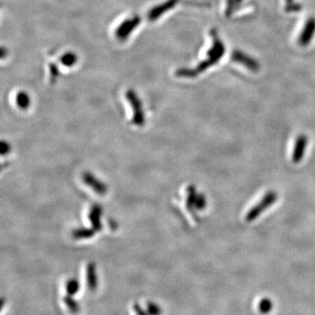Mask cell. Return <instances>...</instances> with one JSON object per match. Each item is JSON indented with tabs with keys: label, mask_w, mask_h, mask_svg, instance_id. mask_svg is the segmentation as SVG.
<instances>
[{
	"label": "cell",
	"mask_w": 315,
	"mask_h": 315,
	"mask_svg": "<svg viewBox=\"0 0 315 315\" xmlns=\"http://www.w3.org/2000/svg\"><path fill=\"white\" fill-rule=\"evenodd\" d=\"M213 44L207 53V59L201 61L195 68H180L176 71V75L180 77H195L198 74L204 72L208 67L218 63L225 54V45L218 35L217 31H210Z\"/></svg>",
	"instance_id": "6da1fadb"
},
{
	"label": "cell",
	"mask_w": 315,
	"mask_h": 315,
	"mask_svg": "<svg viewBox=\"0 0 315 315\" xmlns=\"http://www.w3.org/2000/svg\"><path fill=\"white\" fill-rule=\"evenodd\" d=\"M278 199V193L276 191L270 190L267 193H265L261 200L257 202L255 206H253L252 208L249 209L247 214L245 215V221L246 222H252V221H256L264 212L271 208L272 205L275 204Z\"/></svg>",
	"instance_id": "7a4b0ae2"
},
{
	"label": "cell",
	"mask_w": 315,
	"mask_h": 315,
	"mask_svg": "<svg viewBox=\"0 0 315 315\" xmlns=\"http://www.w3.org/2000/svg\"><path fill=\"white\" fill-rule=\"evenodd\" d=\"M231 59L235 63L241 64L253 73H257L260 70V64L258 60L243 51L238 50V49L233 51Z\"/></svg>",
	"instance_id": "3957f363"
},
{
	"label": "cell",
	"mask_w": 315,
	"mask_h": 315,
	"mask_svg": "<svg viewBox=\"0 0 315 315\" xmlns=\"http://www.w3.org/2000/svg\"><path fill=\"white\" fill-rule=\"evenodd\" d=\"M140 23L141 18L139 16H134L131 19L124 20L117 28L115 33L116 37L120 40H126L130 36V34L132 33V31L134 30L135 28Z\"/></svg>",
	"instance_id": "277c9868"
},
{
	"label": "cell",
	"mask_w": 315,
	"mask_h": 315,
	"mask_svg": "<svg viewBox=\"0 0 315 315\" xmlns=\"http://www.w3.org/2000/svg\"><path fill=\"white\" fill-rule=\"evenodd\" d=\"M308 144V138L305 134L298 135L293 145L292 153V162L293 164H299L304 159L306 146Z\"/></svg>",
	"instance_id": "5b68a950"
},
{
	"label": "cell",
	"mask_w": 315,
	"mask_h": 315,
	"mask_svg": "<svg viewBox=\"0 0 315 315\" xmlns=\"http://www.w3.org/2000/svg\"><path fill=\"white\" fill-rule=\"evenodd\" d=\"M315 34V18H309L306 20L303 30L298 36V42L299 46L306 47L311 43Z\"/></svg>",
	"instance_id": "8992f818"
},
{
	"label": "cell",
	"mask_w": 315,
	"mask_h": 315,
	"mask_svg": "<svg viewBox=\"0 0 315 315\" xmlns=\"http://www.w3.org/2000/svg\"><path fill=\"white\" fill-rule=\"evenodd\" d=\"M126 98L131 105L132 109L134 110V122L136 124H142L144 122V115L141 107V102L138 99V96L136 95L134 91H128L126 92Z\"/></svg>",
	"instance_id": "52a82bcc"
},
{
	"label": "cell",
	"mask_w": 315,
	"mask_h": 315,
	"mask_svg": "<svg viewBox=\"0 0 315 315\" xmlns=\"http://www.w3.org/2000/svg\"><path fill=\"white\" fill-rule=\"evenodd\" d=\"M180 0H167L161 5H159L157 7H153L151 10H150L148 14V19L151 21H154L158 20L159 18L162 16L163 14H166L168 11L171 10L174 7L179 3Z\"/></svg>",
	"instance_id": "ba28073f"
},
{
	"label": "cell",
	"mask_w": 315,
	"mask_h": 315,
	"mask_svg": "<svg viewBox=\"0 0 315 315\" xmlns=\"http://www.w3.org/2000/svg\"><path fill=\"white\" fill-rule=\"evenodd\" d=\"M188 200L187 202L189 204L190 207H195L199 210L203 209L207 205V201L204 195L198 194L197 192H195V188H190L188 189Z\"/></svg>",
	"instance_id": "9c48e42d"
},
{
	"label": "cell",
	"mask_w": 315,
	"mask_h": 315,
	"mask_svg": "<svg viewBox=\"0 0 315 315\" xmlns=\"http://www.w3.org/2000/svg\"><path fill=\"white\" fill-rule=\"evenodd\" d=\"M88 285L91 291H95L98 286V281H97V276L95 272L94 265H89L87 271Z\"/></svg>",
	"instance_id": "30bf717a"
},
{
	"label": "cell",
	"mask_w": 315,
	"mask_h": 315,
	"mask_svg": "<svg viewBox=\"0 0 315 315\" xmlns=\"http://www.w3.org/2000/svg\"><path fill=\"white\" fill-rule=\"evenodd\" d=\"M60 63L66 67H72L77 61V56L73 52H67L64 54L60 59Z\"/></svg>",
	"instance_id": "8fae6325"
},
{
	"label": "cell",
	"mask_w": 315,
	"mask_h": 315,
	"mask_svg": "<svg viewBox=\"0 0 315 315\" xmlns=\"http://www.w3.org/2000/svg\"><path fill=\"white\" fill-rule=\"evenodd\" d=\"M243 1L244 0H227V7H226V11H225L226 16L230 17L232 14H234L235 11L240 7Z\"/></svg>",
	"instance_id": "7c38bea8"
},
{
	"label": "cell",
	"mask_w": 315,
	"mask_h": 315,
	"mask_svg": "<svg viewBox=\"0 0 315 315\" xmlns=\"http://www.w3.org/2000/svg\"><path fill=\"white\" fill-rule=\"evenodd\" d=\"M16 102H17L19 107L21 108V109H27V108L29 107L30 98H29V96L26 92H20L17 95Z\"/></svg>",
	"instance_id": "4fadbf2b"
},
{
	"label": "cell",
	"mask_w": 315,
	"mask_h": 315,
	"mask_svg": "<svg viewBox=\"0 0 315 315\" xmlns=\"http://www.w3.org/2000/svg\"><path fill=\"white\" fill-rule=\"evenodd\" d=\"M79 287H80L79 282L73 278L67 281V285H66V291L68 295L73 296L79 291Z\"/></svg>",
	"instance_id": "5bb4252c"
},
{
	"label": "cell",
	"mask_w": 315,
	"mask_h": 315,
	"mask_svg": "<svg viewBox=\"0 0 315 315\" xmlns=\"http://www.w3.org/2000/svg\"><path fill=\"white\" fill-rule=\"evenodd\" d=\"M64 303H65V305H67V308L72 313H76V312H79V310H80L79 305L74 298H71V296H66L64 298Z\"/></svg>",
	"instance_id": "9a60e30c"
},
{
	"label": "cell",
	"mask_w": 315,
	"mask_h": 315,
	"mask_svg": "<svg viewBox=\"0 0 315 315\" xmlns=\"http://www.w3.org/2000/svg\"><path fill=\"white\" fill-rule=\"evenodd\" d=\"M299 4L295 3V0H285V11L288 13H297L301 10Z\"/></svg>",
	"instance_id": "2e32d148"
},
{
	"label": "cell",
	"mask_w": 315,
	"mask_h": 315,
	"mask_svg": "<svg viewBox=\"0 0 315 315\" xmlns=\"http://www.w3.org/2000/svg\"><path fill=\"white\" fill-rule=\"evenodd\" d=\"M146 309H147V312L149 315L161 314V307L153 302H147Z\"/></svg>",
	"instance_id": "e0dca14e"
},
{
	"label": "cell",
	"mask_w": 315,
	"mask_h": 315,
	"mask_svg": "<svg viewBox=\"0 0 315 315\" xmlns=\"http://www.w3.org/2000/svg\"><path fill=\"white\" fill-rule=\"evenodd\" d=\"M49 68H50L51 82L54 83L55 80L57 79L58 75H59L58 67L55 64L51 63L50 65H49Z\"/></svg>",
	"instance_id": "ac0fdd59"
},
{
	"label": "cell",
	"mask_w": 315,
	"mask_h": 315,
	"mask_svg": "<svg viewBox=\"0 0 315 315\" xmlns=\"http://www.w3.org/2000/svg\"><path fill=\"white\" fill-rule=\"evenodd\" d=\"M133 308H134L135 312H136V314L137 315H146V313L144 312V310L141 308L140 306L138 304H135L133 305Z\"/></svg>",
	"instance_id": "d6986e66"
},
{
	"label": "cell",
	"mask_w": 315,
	"mask_h": 315,
	"mask_svg": "<svg viewBox=\"0 0 315 315\" xmlns=\"http://www.w3.org/2000/svg\"><path fill=\"white\" fill-rule=\"evenodd\" d=\"M6 52H7V49L5 47H2V49H1V56H2V58L6 56Z\"/></svg>",
	"instance_id": "ffe728a7"
}]
</instances>
